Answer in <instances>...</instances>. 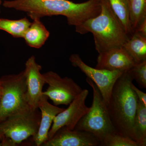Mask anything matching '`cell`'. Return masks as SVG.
<instances>
[{
  "mask_svg": "<svg viewBox=\"0 0 146 146\" xmlns=\"http://www.w3.org/2000/svg\"><path fill=\"white\" fill-rule=\"evenodd\" d=\"M86 81L93 90V102L89 111L80 120L74 129L90 132L101 143L106 135L116 131L110 120L107 104L99 89L90 79L87 77Z\"/></svg>",
  "mask_w": 146,
  "mask_h": 146,
  "instance_id": "5b68a950",
  "label": "cell"
},
{
  "mask_svg": "<svg viewBox=\"0 0 146 146\" xmlns=\"http://www.w3.org/2000/svg\"><path fill=\"white\" fill-rule=\"evenodd\" d=\"M41 113L39 129L36 134L31 137L36 146H42L48 140V135L55 117L65 108L50 103L46 96L42 94L38 104Z\"/></svg>",
  "mask_w": 146,
  "mask_h": 146,
  "instance_id": "4fadbf2b",
  "label": "cell"
},
{
  "mask_svg": "<svg viewBox=\"0 0 146 146\" xmlns=\"http://www.w3.org/2000/svg\"><path fill=\"white\" fill-rule=\"evenodd\" d=\"M133 80L129 70L123 73L113 86L107 105L115 131L133 140V121L138 103L131 87Z\"/></svg>",
  "mask_w": 146,
  "mask_h": 146,
  "instance_id": "3957f363",
  "label": "cell"
},
{
  "mask_svg": "<svg viewBox=\"0 0 146 146\" xmlns=\"http://www.w3.org/2000/svg\"><path fill=\"white\" fill-rule=\"evenodd\" d=\"M134 32H137L141 35L146 36V18L140 24Z\"/></svg>",
  "mask_w": 146,
  "mask_h": 146,
  "instance_id": "603a6c76",
  "label": "cell"
},
{
  "mask_svg": "<svg viewBox=\"0 0 146 146\" xmlns=\"http://www.w3.org/2000/svg\"><path fill=\"white\" fill-rule=\"evenodd\" d=\"M1 82L0 80V96H1Z\"/></svg>",
  "mask_w": 146,
  "mask_h": 146,
  "instance_id": "cb8c5ba5",
  "label": "cell"
},
{
  "mask_svg": "<svg viewBox=\"0 0 146 146\" xmlns=\"http://www.w3.org/2000/svg\"><path fill=\"white\" fill-rule=\"evenodd\" d=\"M100 146H139V145L133 139L115 131L106 135L101 142Z\"/></svg>",
  "mask_w": 146,
  "mask_h": 146,
  "instance_id": "ffe728a7",
  "label": "cell"
},
{
  "mask_svg": "<svg viewBox=\"0 0 146 146\" xmlns=\"http://www.w3.org/2000/svg\"><path fill=\"white\" fill-rule=\"evenodd\" d=\"M133 138L139 146H146V106L138 100L133 121Z\"/></svg>",
  "mask_w": 146,
  "mask_h": 146,
  "instance_id": "2e32d148",
  "label": "cell"
},
{
  "mask_svg": "<svg viewBox=\"0 0 146 146\" xmlns=\"http://www.w3.org/2000/svg\"><path fill=\"white\" fill-rule=\"evenodd\" d=\"M2 0H0V7H1V4L2 3ZM0 12H1V9H0Z\"/></svg>",
  "mask_w": 146,
  "mask_h": 146,
  "instance_id": "484cf974",
  "label": "cell"
},
{
  "mask_svg": "<svg viewBox=\"0 0 146 146\" xmlns=\"http://www.w3.org/2000/svg\"><path fill=\"white\" fill-rule=\"evenodd\" d=\"M131 88L136 94L138 101L142 104L146 106V94L143 91L138 89L133 83L131 84Z\"/></svg>",
  "mask_w": 146,
  "mask_h": 146,
  "instance_id": "7402d4cb",
  "label": "cell"
},
{
  "mask_svg": "<svg viewBox=\"0 0 146 146\" xmlns=\"http://www.w3.org/2000/svg\"><path fill=\"white\" fill-rule=\"evenodd\" d=\"M128 1H129V0H128Z\"/></svg>",
  "mask_w": 146,
  "mask_h": 146,
  "instance_id": "4316f807",
  "label": "cell"
},
{
  "mask_svg": "<svg viewBox=\"0 0 146 146\" xmlns=\"http://www.w3.org/2000/svg\"><path fill=\"white\" fill-rule=\"evenodd\" d=\"M100 3L101 10L98 16L75 27L79 34L92 33L98 54L122 47L130 37L113 13L108 0H100Z\"/></svg>",
  "mask_w": 146,
  "mask_h": 146,
  "instance_id": "7a4b0ae2",
  "label": "cell"
},
{
  "mask_svg": "<svg viewBox=\"0 0 146 146\" xmlns=\"http://www.w3.org/2000/svg\"><path fill=\"white\" fill-rule=\"evenodd\" d=\"M110 7L127 34L131 36L133 32L129 20L128 0H108Z\"/></svg>",
  "mask_w": 146,
  "mask_h": 146,
  "instance_id": "e0dca14e",
  "label": "cell"
},
{
  "mask_svg": "<svg viewBox=\"0 0 146 146\" xmlns=\"http://www.w3.org/2000/svg\"><path fill=\"white\" fill-rule=\"evenodd\" d=\"M89 94L87 89H83L80 94L69 105L68 108L60 112L55 117L49 131L48 139L52 137L58 129L63 127L73 130L82 117L89 111L85 104Z\"/></svg>",
  "mask_w": 146,
  "mask_h": 146,
  "instance_id": "9c48e42d",
  "label": "cell"
},
{
  "mask_svg": "<svg viewBox=\"0 0 146 146\" xmlns=\"http://www.w3.org/2000/svg\"><path fill=\"white\" fill-rule=\"evenodd\" d=\"M100 142L88 131L69 129L63 127L56 131L42 146H97Z\"/></svg>",
  "mask_w": 146,
  "mask_h": 146,
  "instance_id": "8fae6325",
  "label": "cell"
},
{
  "mask_svg": "<svg viewBox=\"0 0 146 146\" xmlns=\"http://www.w3.org/2000/svg\"><path fill=\"white\" fill-rule=\"evenodd\" d=\"M2 138V135L1 134V133H0V143H1V142Z\"/></svg>",
  "mask_w": 146,
  "mask_h": 146,
  "instance_id": "d4e9b609",
  "label": "cell"
},
{
  "mask_svg": "<svg viewBox=\"0 0 146 146\" xmlns=\"http://www.w3.org/2000/svg\"><path fill=\"white\" fill-rule=\"evenodd\" d=\"M123 47L136 64L146 60V36L134 32Z\"/></svg>",
  "mask_w": 146,
  "mask_h": 146,
  "instance_id": "9a60e30c",
  "label": "cell"
},
{
  "mask_svg": "<svg viewBox=\"0 0 146 146\" xmlns=\"http://www.w3.org/2000/svg\"><path fill=\"white\" fill-rule=\"evenodd\" d=\"M42 74L45 84L48 86L42 94L52 101L55 106L69 105L83 90L70 78H62L52 71Z\"/></svg>",
  "mask_w": 146,
  "mask_h": 146,
  "instance_id": "52a82bcc",
  "label": "cell"
},
{
  "mask_svg": "<svg viewBox=\"0 0 146 146\" xmlns=\"http://www.w3.org/2000/svg\"><path fill=\"white\" fill-rule=\"evenodd\" d=\"M42 68L36 62L34 56L29 58L24 70L27 86L26 100L29 106L38 108V104L42 96L45 82L41 73Z\"/></svg>",
  "mask_w": 146,
  "mask_h": 146,
  "instance_id": "30bf717a",
  "label": "cell"
},
{
  "mask_svg": "<svg viewBox=\"0 0 146 146\" xmlns=\"http://www.w3.org/2000/svg\"><path fill=\"white\" fill-rule=\"evenodd\" d=\"M31 23L26 18L16 20L0 18V30L15 38H23Z\"/></svg>",
  "mask_w": 146,
  "mask_h": 146,
  "instance_id": "ac0fdd59",
  "label": "cell"
},
{
  "mask_svg": "<svg viewBox=\"0 0 146 146\" xmlns=\"http://www.w3.org/2000/svg\"><path fill=\"white\" fill-rule=\"evenodd\" d=\"M131 74L143 88H146V60L137 63L129 70Z\"/></svg>",
  "mask_w": 146,
  "mask_h": 146,
  "instance_id": "44dd1931",
  "label": "cell"
},
{
  "mask_svg": "<svg viewBox=\"0 0 146 146\" xmlns=\"http://www.w3.org/2000/svg\"><path fill=\"white\" fill-rule=\"evenodd\" d=\"M136 64L132 58L122 46L99 54L95 68L125 72Z\"/></svg>",
  "mask_w": 146,
  "mask_h": 146,
  "instance_id": "7c38bea8",
  "label": "cell"
},
{
  "mask_svg": "<svg viewBox=\"0 0 146 146\" xmlns=\"http://www.w3.org/2000/svg\"><path fill=\"white\" fill-rule=\"evenodd\" d=\"M41 113L30 107L9 116L0 123V146H15L34 136L39 129Z\"/></svg>",
  "mask_w": 146,
  "mask_h": 146,
  "instance_id": "277c9868",
  "label": "cell"
},
{
  "mask_svg": "<svg viewBox=\"0 0 146 146\" xmlns=\"http://www.w3.org/2000/svg\"><path fill=\"white\" fill-rule=\"evenodd\" d=\"M129 20L134 33L146 18V0H129Z\"/></svg>",
  "mask_w": 146,
  "mask_h": 146,
  "instance_id": "d6986e66",
  "label": "cell"
},
{
  "mask_svg": "<svg viewBox=\"0 0 146 146\" xmlns=\"http://www.w3.org/2000/svg\"><path fill=\"white\" fill-rule=\"evenodd\" d=\"M0 123L9 116L29 107L26 100L27 86L24 70L0 78Z\"/></svg>",
  "mask_w": 146,
  "mask_h": 146,
  "instance_id": "8992f818",
  "label": "cell"
},
{
  "mask_svg": "<svg viewBox=\"0 0 146 146\" xmlns=\"http://www.w3.org/2000/svg\"><path fill=\"white\" fill-rule=\"evenodd\" d=\"M3 5L25 12L32 20L46 16H65L68 25L75 28L98 16L101 10L100 0L82 3L68 0H11L4 1Z\"/></svg>",
  "mask_w": 146,
  "mask_h": 146,
  "instance_id": "6da1fadb",
  "label": "cell"
},
{
  "mask_svg": "<svg viewBox=\"0 0 146 146\" xmlns=\"http://www.w3.org/2000/svg\"><path fill=\"white\" fill-rule=\"evenodd\" d=\"M69 60L73 66L78 68L96 84L107 105L115 82L124 72L92 68L84 63L77 54L71 55Z\"/></svg>",
  "mask_w": 146,
  "mask_h": 146,
  "instance_id": "ba28073f",
  "label": "cell"
},
{
  "mask_svg": "<svg viewBox=\"0 0 146 146\" xmlns=\"http://www.w3.org/2000/svg\"><path fill=\"white\" fill-rule=\"evenodd\" d=\"M25 33L23 38L29 46L41 48L46 42L50 33L39 18H35Z\"/></svg>",
  "mask_w": 146,
  "mask_h": 146,
  "instance_id": "5bb4252c",
  "label": "cell"
}]
</instances>
